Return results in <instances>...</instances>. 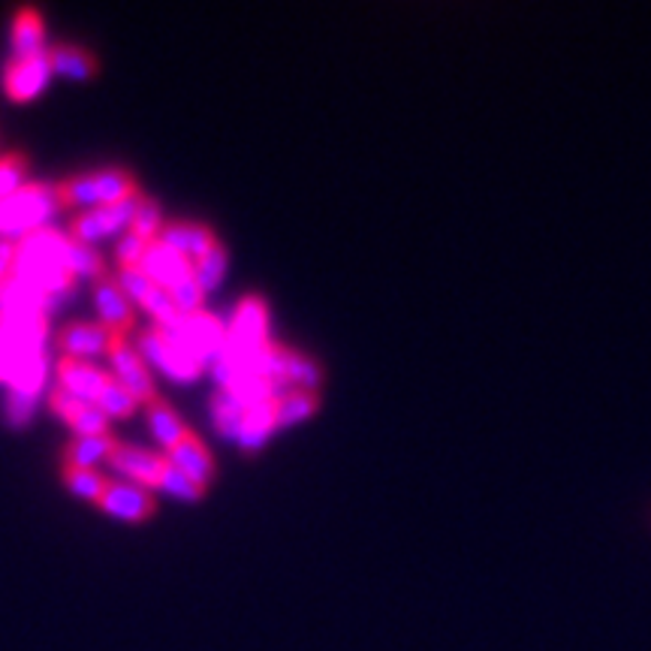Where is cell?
<instances>
[{"instance_id": "obj_11", "label": "cell", "mask_w": 651, "mask_h": 651, "mask_svg": "<svg viewBox=\"0 0 651 651\" xmlns=\"http://www.w3.org/2000/svg\"><path fill=\"white\" fill-rule=\"evenodd\" d=\"M106 371H100L85 359H73V356H61L57 362V387H64L82 401H97V392L104 387Z\"/></svg>"}, {"instance_id": "obj_24", "label": "cell", "mask_w": 651, "mask_h": 651, "mask_svg": "<svg viewBox=\"0 0 651 651\" xmlns=\"http://www.w3.org/2000/svg\"><path fill=\"white\" fill-rule=\"evenodd\" d=\"M127 229H130V232H137V236H142L145 241L158 239L163 229L161 203L142 194V199H139L137 208H133V217H130V227Z\"/></svg>"}, {"instance_id": "obj_29", "label": "cell", "mask_w": 651, "mask_h": 651, "mask_svg": "<svg viewBox=\"0 0 651 651\" xmlns=\"http://www.w3.org/2000/svg\"><path fill=\"white\" fill-rule=\"evenodd\" d=\"M115 281H118V286L124 290L127 299H133V302H139L142 305V299L149 296L151 293V278L139 265H121L118 269V274H115Z\"/></svg>"}, {"instance_id": "obj_18", "label": "cell", "mask_w": 651, "mask_h": 651, "mask_svg": "<svg viewBox=\"0 0 651 651\" xmlns=\"http://www.w3.org/2000/svg\"><path fill=\"white\" fill-rule=\"evenodd\" d=\"M55 194L61 208H97V182L94 172H76L64 182L55 184Z\"/></svg>"}, {"instance_id": "obj_9", "label": "cell", "mask_w": 651, "mask_h": 651, "mask_svg": "<svg viewBox=\"0 0 651 651\" xmlns=\"http://www.w3.org/2000/svg\"><path fill=\"white\" fill-rule=\"evenodd\" d=\"M109 335L112 332L106 329L104 323H67L64 329L57 332V347L64 350V356H73V359H91V356L106 354L109 347Z\"/></svg>"}, {"instance_id": "obj_20", "label": "cell", "mask_w": 651, "mask_h": 651, "mask_svg": "<svg viewBox=\"0 0 651 651\" xmlns=\"http://www.w3.org/2000/svg\"><path fill=\"white\" fill-rule=\"evenodd\" d=\"M61 480L73 495L94 503L100 501L106 486V477H100L97 468H82V465H69V462H61Z\"/></svg>"}, {"instance_id": "obj_35", "label": "cell", "mask_w": 651, "mask_h": 651, "mask_svg": "<svg viewBox=\"0 0 651 651\" xmlns=\"http://www.w3.org/2000/svg\"><path fill=\"white\" fill-rule=\"evenodd\" d=\"M12 257H15V241L0 239V284L12 274Z\"/></svg>"}, {"instance_id": "obj_7", "label": "cell", "mask_w": 651, "mask_h": 651, "mask_svg": "<svg viewBox=\"0 0 651 651\" xmlns=\"http://www.w3.org/2000/svg\"><path fill=\"white\" fill-rule=\"evenodd\" d=\"M94 305L100 311V323H104L109 332H121L124 335L130 326H133V305L127 293L118 286L112 274H100L94 281Z\"/></svg>"}, {"instance_id": "obj_15", "label": "cell", "mask_w": 651, "mask_h": 651, "mask_svg": "<svg viewBox=\"0 0 651 651\" xmlns=\"http://www.w3.org/2000/svg\"><path fill=\"white\" fill-rule=\"evenodd\" d=\"M48 64L61 76L69 79H88L97 73V57L82 46H69V43H57L48 48Z\"/></svg>"}, {"instance_id": "obj_8", "label": "cell", "mask_w": 651, "mask_h": 651, "mask_svg": "<svg viewBox=\"0 0 651 651\" xmlns=\"http://www.w3.org/2000/svg\"><path fill=\"white\" fill-rule=\"evenodd\" d=\"M158 241H163L166 248L178 251L182 257H187V260L194 263V260L206 257V253L211 251V248H215L217 236L206 227V224H191V220H170V224H163Z\"/></svg>"}, {"instance_id": "obj_31", "label": "cell", "mask_w": 651, "mask_h": 651, "mask_svg": "<svg viewBox=\"0 0 651 651\" xmlns=\"http://www.w3.org/2000/svg\"><path fill=\"white\" fill-rule=\"evenodd\" d=\"M241 416H245V408H241L239 401L229 399L227 392H224L220 399H215V420H217V425L224 428V432L239 434Z\"/></svg>"}, {"instance_id": "obj_30", "label": "cell", "mask_w": 651, "mask_h": 651, "mask_svg": "<svg viewBox=\"0 0 651 651\" xmlns=\"http://www.w3.org/2000/svg\"><path fill=\"white\" fill-rule=\"evenodd\" d=\"M69 428L79 434V437H91V434H109V416H106L94 401H88L79 413H76V420L69 423Z\"/></svg>"}, {"instance_id": "obj_34", "label": "cell", "mask_w": 651, "mask_h": 651, "mask_svg": "<svg viewBox=\"0 0 651 651\" xmlns=\"http://www.w3.org/2000/svg\"><path fill=\"white\" fill-rule=\"evenodd\" d=\"M31 408H34L31 395H22V392H10V420H12V423H24V420L31 416Z\"/></svg>"}, {"instance_id": "obj_1", "label": "cell", "mask_w": 651, "mask_h": 651, "mask_svg": "<svg viewBox=\"0 0 651 651\" xmlns=\"http://www.w3.org/2000/svg\"><path fill=\"white\" fill-rule=\"evenodd\" d=\"M57 208L61 203L52 184H24L19 194L0 203V239H22L24 232L43 227V220Z\"/></svg>"}, {"instance_id": "obj_2", "label": "cell", "mask_w": 651, "mask_h": 651, "mask_svg": "<svg viewBox=\"0 0 651 651\" xmlns=\"http://www.w3.org/2000/svg\"><path fill=\"white\" fill-rule=\"evenodd\" d=\"M106 354L112 359L115 366V378L121 380V387H127V392L133 395L137 401H145L149 404L151 399H158V389H154V380H151V371L145 366V359L139 356V350H133L121 332H112L109 335V347Z\"/></svg>"}, {"instance_id": "obj_25", "label": "cell", "mask_w": 651, "mask_h": 651, "mask_svg": "<svg viewBox=\"0 0 651 651\" xmlns=\"http://www.w3.org/2000/svg\"><path fill=\"white\" fill-rule=\"evenodd\" d=\"M284 380L286 383H293V387L305 389V392H314V389L321 387L323 371L314 359H308V356H299L293 354V350H286Z\"/></svg>"}, {"instance_id": "obj_23", "label": "cell", "mask_w": 651, "mask_h": 651, "mask_svg": "<svg viewBox=\"0 0 651 651\" xmlns=\"http://www.w3.org/2000/svg\"><path fill=\"white\" fill-rule=\"evenodd\" d=\"M64 269H67L73 278H76V274H85V278H100V274H106L104 272V257L97 253V248H91V245H82V241H76V239L67 241Z\"/></svg>"}, {"instance_id": "obj_22", "label": "cell", "mask_w": 651, "mask_h": 651, "mask_svg": "<svg viewBox=\"0 0 651 651\" xmlns=\"http://www.w3.org/2000/svg\"><path fill=\"white\" fill-rule=\"evenodd\" d=\"M158 489H166L175 498L182 501H199L206 495V486H199L194 477H187L182 468H175L170 458L163 456L161 462V480H158Z\"/></svg>"}, {"instance_id": "obj_36", "label": "cell", "mask_w": 651, "mask_h": 651, "mask_svg": "<svg viewBox=\"0 0 651 651\" xmlns=\"http://www.w3.org/2000/svg\"><path fill=\"white\" fill-rule=\"evenodd\" d=\"M0 378H3V375H0Z\"/></svg>"}, {"instance_id": "obj_33", "label": "cell", "mask_w": 651, "mask_h": 651, "mask_svg": "<svg viewBox=\"0 0 651 651\" xmlns=\"http://www.w3.org/2000/svg\"><path fill=\"white\" fill-rule=\"evenodd\" d=\"M48 404H52V411H55L57 416H61V420L69 425L73 420H76V413H79L82 408L88 404V401L76 399V395H73V392H67L64 387H55L52 392H48Z\"/></svg>"}, {"instance_id": "obj_6", "label": "cell", "mask_w": 651, "mask_h": 651, "mask_svg": "<svg viewBox=\"0 0 651 651\" xmlns=\"http://www.w3.org/2000/svg\"><path fill=\"white\" fill-rule=\"evenodd\" d=\"M139 269L149 274L151 284L163 286V290H172L178 281H184V278H191V274H194V263H191L187 257H182L178 251H172V248H166V245L158 239L149 241V248H145V253H142V263H139Z\"/></svg>"}, {"instance_id": "obj_26", "label": "cell", "mask_w": 651, "mask_h": 651, "mask_svg": "<svg viewBox=\"0 0 651 651\" xmlns=\"http://www.w3.org/2000/svg\"><path fill=\"white\" fill-rule=\"evenodd\" d=\"M24 178H28V158L19 154V151L0 154V203L22 191L24 184H28Z\"/></svg>"}, {"instance_id": "obj_4", "label": "cell", "mask_w": 651, "mask_h": 651, "mask_svg": "<svg viewBox=\"0 0 651 651\" xmlns=\"http://www.w3.org/2000/svg\"><path fill=\"white\" fill-rule=\"evenodd\" d=\"M48 73H52V64H48V48L36 52V55L12 57L10 64H7V76H3L7 94H10L15 104L34 100L36 94L46 88Z\"/></svg>"}, {"instance_id": "obj_28", "label": "cell", "mask_w": 651, "mask_h": 651, "mask_svg": "<svg viewBox=\"0 0 651 651\" xmlns=\"http://www.w3.org/2000/svg\"><path fill=\"white\" fill-rule=\"evenodd\" d=\"M172 302H175V308H178V314L182 317H191V314H196V311H203V286L196 284L194 274L191 278H184V281H178V284L172 286L170 290Z\"/></svg>"}, {"instance_id": "obj_14", "label": "cell", "mask_w": 651, "mask_h": 651, "mask_svg": "<svg viewBox=\"0 0 651 651\" xmlns=\"http://www.w3.org/2000/svg\"><path fill=\"white\" fill-rule=\"evenodd\" d=\"M145 416H149V425L151 432H154V437H158L166 449L178 444L184 434L191 432V428L184 425L182 416L175 413V408H172L170 401H163L161 395L145 404Z\"/></svg>"}, {"instance_id": "obj_5", "label": "cell", "mask_w": 651, "mask_h": 651, "mask_svg": "<svg viewBox=\"0 0 651 651\" xmlns=\"http://www.w3.org/2000/svg\"><path fill=\"white\" fill-rule=\"evenodd\" d=\"M161 462L163 456L151 453V449H142V446L121 444L112 449L109 456V465H112L124 480L137 482L142 489H158V480H161Z\"/></svg>"}, {"instance_id": "obj_13", "label": "cell", "mask_w": 651, "mask_h": 651, "mask_svg": "<svg viewBox=\"0 0 651 651\" xmlns=\"http://www.w3.org/2000/svg\"><path fill=\"white\" fill-rule=\"evenodd\" d=\"M118 446V437L112 434H91V437H69L64 444V462L69 465H82V468H94L97 462H109L112 449Z\"/></svg>"}, {"instance_id": "obj_17", "label": "cell", "mask_w": 651, "mask_h": 651, "mask_svg": "<svg viewBox=\"0 0 651 651\" xmlns=\"http://www.w3.org/2000/svg\"><path fill=\"white\" fill-rule=\"evenodd\" d=\"M94 182H97V203L100 206H109V203H121L127 196L139 194L137 178L130 175L121 166H106V170L94 172Z\"/></svg>"}, {"instance_id": "obj_16", "label": "cell", "mask_w": 651, "mask_h": 651, "mask_svg": "<svg viewBox=\"0 0 651 651\" xmlns=\"http://www.w3.org/2000/svg\"><path fill=\"white\" fill-rule=\"evenodd\" d=\"M274 428V399L260 401V404H251L245 408V416H241V428H239V444L248 446V449H257L263 444L269 432Z\"/></svg>"}, {"instance_id": "obj_21", "label": "cell", "mask_w": 651, "mask_h": 651, "mask_svg": "<svg viewBox=\"0 0 651 651\" xmlns=\"http://www.w3.org/2000/svg\"><path fill=\"white\" fill-rule=\"evenodd\" d=\"M106 416H130V413L137 411L139 401L127 392V387H121V380L115 378V375H106L104 387L97 392V401H94Z\"/></svg>"}, {"instance_id": "obj_12", "label": "cell", "mask_w": 651, "mask_h": 651, "mask_svg": "<svg viewBox=\"0 0 651 651\" xmlns=\"http://www.w3.org/2000/svg\"><path fill=\"white\" fill-rule=\"evenodd\" d=\"M10 43L15 48V57L36 55L46 48V24H43V15L34 10V7H22L12 19Z\"/></svg>"}, {"instance_id": "obj_32", "label": "cell", "mask_w": 651, "mask_h": 651, "mask_svg": "<svg viewBox=\"0 0 651 651\" xmlns=\"http://www.w3.org/2000/svg\"><path fill=\"white\" fill-rule=\"evenodd\" d=\"M145 248H149V241L142 239V236H137V232H130V229H127L124 236L118 239V245H115V257H118V265H139V263H142V253H145Z\"/></svg>"}, {"instance_id": "obj_3", "label": "cell", "mask_w": 651, "mask_h": 651, "mask_svg": "<svg viewBox=\"0 0 651 651\" xmlns=\"http://www.w3.org/2000/svg\"><path fill=\"white\" fill-rule=\"evenodd\" d=\"M97 507L106 510L109 516L124 519V522H145L158 510V498H154V491L142 489L137 482L106 480L104 495H100Z\"/></svg>"}, {"instance_id": "obj_19", "label": "cell", "mask_w": 651, "mask_h": 651, "mask_svg": "<svg viewBox=\"0 0 651 651\" xmlns=\"http://www.w3.org/2000/svg\"><path fill=\"white\" fill-rule=\"evenodd\" d=\"M321 399L314 392H305V389H293L286 395H278L274 399V425H296L302 420H308L317 411Z\"/></svg>"}, {"instance_id": "obj_27", "label": "cell", "mask_w": 651, "mask_h": 651, "mask_svg": "<svg viewBox=\"0 0 651 651\" xmlns=\"http://www.w3.org/2000/svg\"><path fill=\"white\" fill-rule=\"evenodd\" d=\"M224 272H227V251H224L220 241H217L206 257L194 260V281L203 286V293H206V290H215V286L220 284Z\"/></svg>"}, {"instance_id": "obj_10", "label": "cell", "mask_w": 651, "mask_h": 651, "mask_svg": "<svg viewBox=\"0 0 651 651\" xmlns=\"http://www.w3.org/2000/svg\"><path fill=\"white\" fill-rule=\"evenodd\" d=\"M166 458H170L175 468H182L187 477H194L199 486H208V482L215 480V458H211L208 446L194 432H187L178 444L170 446Z\"/></svg>"}]
</instances>
